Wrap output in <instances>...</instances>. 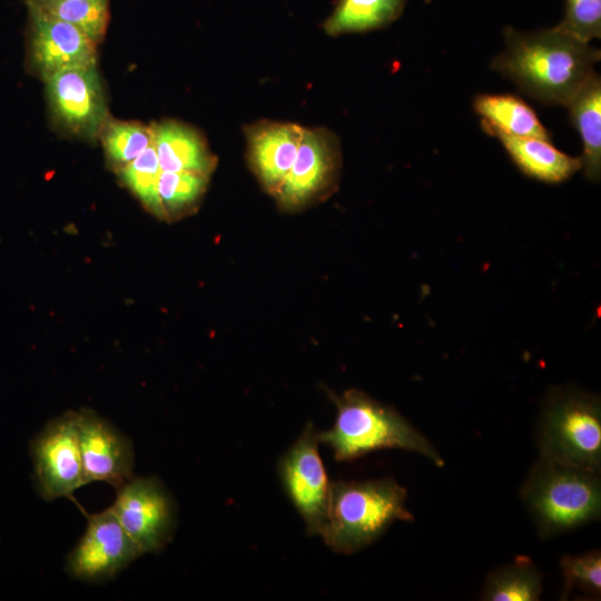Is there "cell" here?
Returning <instances> with one entry per match:
<instances>
[{
	"instance_id": "1",
	"label": "cell",
	"mask_w": 601,
	"mask_h": 601,
	"mask_svg": "<svg viewBox=\"0 0 601 601\" xmlns=\"http://www.w3.org/2000/svg\"><path fill=\"white\" fill-rule=\"evenodd\" d=\"M505 48L492 68L531 98L568 106L595 75L601 52L554 27L523 32L504 30Z\"/></svg>"
},
{
	"instance_id": "2",
	"label": "cell",
	"mask_w": 601,
	"mask_h": 601,
	"mask_svg": "<svg viewBox=\"0 0 601 601\" xmlns=\"http://www.w3.org/2000/svg\"><path fill=\"white\" fill-rule=\"evenodd\" d=\"M336 418L329 430L318 432V441L333 451L338 462L352 461L371 452L400 449L428 459L437 467L445 462L425 435L396 410L358 390L334 396Z\"/></svg>"
},
{
	"instance_id": "3",
	"label": "cell",
	"mask_w": 601,
	"mask_h": 601,
	"mask_svg": "<svg viewBox=\"0 0 601 601\" xmlns=\"http://www.w3.org/2000/svg\"><path fill=\"white\" fill-rule=\"evenodd\" d=\"M407 492L394 479L331 482L328 508L321 531L336 553H355L376 541L395 521H413Z\"/></svg>"
},
{
	"instance_id": "4",
	"label": "cell",
	"mask_w": 601,
	"mask_h": 601,
	"mask_svg": "<svg viewBox=\"0 0 601 601\" xmlns=\"http://www.w3.org/2000/svg\"><path fill=\"white\" fill-rule=\"evenodd\" d=\"M520 494L542 539L593 522L601 514L599 472L540 456Z\"/></svg>"
},
{
	"instance_id": "5",
	"label": "cell",
	"mask_w": 601,
	"mask_h": 601,
	"mask_svg": "<svg viewBox=\"0 0 601 601\" xmlns=\"http://www.w3.org/2000/svg\"><path fill=\"white\" fill-rule=\"evenodd\" d=\"M536 441L540 457L601 471V402L578 388H553L540 413Z\"/></svg>"
},
{
	"instance_id": "6",
	"label": "cell",
	"mask_w": 601,
	"mask_h": 601,
	"mask_svg": "<svg viewBox=\"0 0 601 601\" xmlns=\"http://www.w3.org/2000/svg\"><path fill=\"white\" fill-rule=\"evenodd\" d=\"M117 491L109 508L139 554L158 553L176 529V505L164 483L155 477L132 476Z\"/></svg>"
},
{
	"instance_id": "7",
	"label": "cell",
	"mask_w": 601,
	"mask_h": 601,
	"mask_svg": "<svg viewBox=\"0 0 601 601\" xmlns=\"http://www.w3.org/2000/svg\"><path fill=\"white\" fill-rule=\"evenodd\" d=\"M317 434L315 426L308 423L277 465L284 491L302 516L309 535L321 534L331 490L318 451Z\"/></svg>"
},
{
	"instance_id": "8",
	"label": "cell",
	"mask_w": 601,
	"mask_h": 601,
	"mask_svg": "<svg viewBox=\"0 0 601 601\" xmlns=\"http://www.w3.org/2000/svg\"><path fill=\"white\" fill-rule=\"evenodd\" d=\"M35 479L45 500L71 496L88 484L80 453L76 412L50 421L31 444Z\"/></svg>"
},
{
	"instance_id": "9",
	"label": "cell",
	"mask_w": 601,
	"mask_h": 601,
	"mask_svg": "<svg viewBox=\"0 0 601 601\" xmlns=\"http://www.w3.org/2000/svg\"><path fill=\"white\" fill-rule=\"evenodd\" d=\"M51 114L79 137H96L107 118V101L96 66L61 70L46 80Z\"/></svg>"
},
{
	"instance_id": "10",
	"label": "cell",
	"mask_w": 601,
	"mask_h": 601,
	"mask_svg": "<svg viewBox=\"0 0 601 601\" xmlns=\"http://www.w3.org/2000/svg\"><path fill=\"white\" fill-rule=\"evenodd\" d=\"M140 554L108 508L88 515L86 530L68 554L67 571L77 580L100 582L114 578Z\"/></svg>"
},
{
	"instance_id": "11",
	"label": "cell",
	"mask_w": 601,
	"mask_h": 601,
	"mask_svg": "<svg viewBox=\"0 0 601 601\" xmlns=\"http://www.w3.org/2000/svg\"><path fill=\"white\" fill-rule=\"evenodd\" d=\"M76 422L88 483L106 482L117 490L135 476V452L128 436L91 410L76 412Z\"/></svg>"
},
{
	"instance_id": "12",
	"label": "cell",
	"mask_w": 601,
	"mask_h": 601,
	"mask_svg": "<svg viewBox=\"0 0 601 601\" xmlns=\"http://www.w3.org/2000/svg\"><path fill=\"white\" fill-rule=\"evenodd\" d=\"M31 58L46 80L71 68L93 67L97 43L77 27L29 8Z\"/></svg>"
},
{
	"instance_id": "13",
	"label": "cell",
	"mask_w": 601,
	"mask_h": 601,
	"mask_svg": "<svg viewBox=\"0 0 601 601\" xmlns=\"http://www.w3.org/2000/svg\"><path fill=\"white\" fill-rule=\"evenodd\" d=\"M337 166L335 139L323 129H304L296 158L275 195L277 200L288 209L307 204L332 183Z\"/></svg>"
},
{
	"instance_id": "14",
	"label": "cell",
	"mask_w": 601,
	"mask_h": 601,
	"mask_svg": "<svg viewBox=\"0 0 601 601\" xmlns=\"http://www.w3.org/2000/svg\"><path fill=\"white\" fill-rule=\"evenodd\" d=\"M304 128L263 122L248 130L250 165L267 191L276 195L296 158Z\"/></svg>"
},
{
	"instance_id": "15",
	"label": "cell",
	"mask_w": 601,
	"mask_h": 601,
	"mask_svg": "<svg viewBox=\"0 0 601 601\" xmlns=\"http://www.w3.org/2000/svg\"><path fill=\"white\" fill-rule=\"evenodd\" d=\"M493 137L501 141L516 167L533 179L559 184L582 168L580 157L562 152L551 144V140L505 134H496Z\"/></svg>"
},
{
	"instance_id": "16",
	"label": "cell",
	"mask_w": 601,
	"mask_h": 601,
	"mask_svg": "<svg viewBox=\"0 0 601 601\" xmlns=\"http://www.w3.org/2000/svg\"><path fill=\"white\" fill-rule=\"evenodd\" d=\"M150 128L161 171L209 176L215 158L194 129L176 121L154 124Z\"/></svg>"
},
{
	"instance_id": "17",
	"label": "cell",
	"mask_w": 601,
	"mask_h": 601,
	"mask_svg": "<svg viewBox=\"0 0 601 601\" xmlns=\"http://www.w3.org/2000/svg\"><path fill=\"white\" fill-rule=\"evenodd\" d=\"M473 109L481 118L482 129L494 136L536 137L551 140L534 110L520 97L510 93H480Z\"/></svg>"
},
{
	"instance_id": "18",
	"label": "cell",
	"mask_w": 601,
	"mask_h": 601,
	"mask_svg": "<svg viewBox=\"0 0 601 601\" xmlns=\"http://www.w3.org/2000/svg\"><path fill=\"white\" fill-rule=\"evenodd\" d=\"M582 139V168L588 179L601 176V79L594 75L566 106Z\"/></svg>"
},
{
	"instance_id": "19",
	"label": "cell",
	"mask_w": 601,
	"mask_h": 601,
	"mask_svg": "<svg viewBox=\"0 0 601 601\" xmlns=\"http://www.w3.org/2000/svg\"><path fill=\"white\" fill-rule=\"evenodd\" d=\"M407 0H337L324 28L328 35L365 32L395 21Z\"/></svg>"
},
{
	"instance_id": "20",
	"label": "cell",
	"mask_w": 601,
	"mask_h": 601,
	"mask_svg": "<svg viewBox=\"0 0 601 601\" xmlns=\"http://www.w3.org/2000/svg\"><path fill=\"white\" fill-rule=\"evenodd\" d=\"M542 573L534 562L520 555L486 577L481 599L484 601H538L542 594Z\"/></svg>"
},
{
	"instance_id": "21",
	"label": "cell",
	"mask_w": 601,
	"mask_h": 601,
	"mask_svg": "<svg viewBox=\"0 0 601 601\" xmlns=\"http://www.w3.org/2000/svg\"><path fill=\"white\" fill-rule=\"evenodd\" d=\"M28 8L68 22L97 45L104 39L110 20L109 0H28Z\"/></svg>"
},
{
	"instance_id": "22",
	"label": "cell",
	"mask_w": 601,
	"mask_h": 601,
	"mask_svg": "<svg viewBox=\"0 0 601 601\" xmlns=\"http://www.w3.org/2000/svg\"><path fill=\"white\" fill-rule=\"evenodd\" d=\"M117 173L121 183L149 213L159 219H166L158 194L161 169L152 141L137 158L117 168Z\"/></svg>"
},
{
	"instance_id": "23",
	"label": "cell",
	"mask_w": 601,
	"mask_h": 601,
	"mask_svg": "<svg viewBox=\"0 0 601 601\" xmlns=\"http://www.w3.org/2000/svg\"><path fill=\"white\" fill-rule=\"evenodd\" d=\"M100 132L106 156L117 168L137 158L152 141L151 128L136 121H106Z\"/></svg>"
},
{
	"instance_id": "24",
	"label": "cell",
	"mask_w": 601,
	"mask_h": 601,
	"mask_svg": "<svg viewBox=\"0 0 601 601\" xmlns=\"http://www.w3.org/2000/svg\"><path fill=\"white\" fill-rule=\"evenodd\" d=\"M205 175L195 173L161 171L158 194L166 219L183 214L197 203L207 185Z\"/></svg>"
},
{
	"instance_id": "25",
	"label": "cell",
	"mask_w": 601,
	"mask_h": 601,
	"mask_svg": "<svg viewBox=\"0 0 601 601\" xmlns=\"http://www.w3.org/2000/svg\"><path fill=\"white\" fill-rule=\"evenodd\" d=\"M564 588L561 599L565 600L573 587L600 598L601 552L592 550L579 555H563L560 560Z\"/></svg>"
},
{
	"instance_id": "26",
	"label": "cell",
	"mask_w": 601,
	"mask_h": 601,
	"mask_svg": "<svg viewBox=\"0 0 601 601\" xmlns=\"http://www.w3.org/2000/svg\"><path fill=\"white\" fill-rule=\"evenodd\" d=\"M555 29L589 43L601 37V0H565L564 17Z\"/></svg>"
},
{
	"instance_id": "27",
	"label": "cell",
	"mask_w": 601,
	"mask_h": 601,
	"mask_svg": "<svg viewBox=\"0 0 601 601\" xmlns=\"http://www.w3.org/2000/svg\"><path fill=\"white\" fill-rule=\"evenodd\" d=\"M26 1H28V0H26Z\"/></svg>"
}]
</instances>
